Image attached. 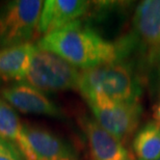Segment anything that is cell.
Segmentation results:
<instances>
[{"label": "cell", "instance_id": "cell-11", "mask_svg": "<svg viewBox=\"0 0 160 160\" xmlns=\"http://www.w3.org/2000/svg\"><path fill=\"white\" fill-rule=\"evenodd\" d=\"M37 45L26 43L0 48V79L4 81L25 80Z\"/></svg>", "mask_w": 160, "mask_h": 160}, {"label": "cell", "instance_id": "cell-13", "mask_svg": "<svg viewBox=\"0 0 160 160\" xmlns=\"http://www.w3.org/2000/svg\"><path fill=\"white\" fill-rule=\"evenodd\" d=\"M134 154L139 160H157L160 158V125L149 122L134 135L132 142Z\"/></svg>", "mask_w": 160, "mask_h": 160}, {"label": "cell", "instance_id": "cell-6", "mask_svg": "<svg viewBox=\"0 0 160 160\" xmlns=\"http://www.w3.org/2000/svg\"><path fill=\"white\" fill-rule=\"evenodd\" d=\"M78 122L88 139L92 160H134L123 143L107 132L96 119L83 116Z\"/></svg>", "mask_w": 160, "mask_h": 160}, {"label": "cell", "instance_id": "cell-1", "mask_svg": "<svg viewBox=\"0 0 160 160\" xmlns=\"http://www.w3.org/2000/svg\"><path fill=\"white\" fill-rule=\"evenodd\" d=\"M129 39L119 43L105 40L80 21L42 37L38 47L62 57L79 70H88L124 58L132 49Z\"/></svg>", "mask_w": 160, "mask_h": 160}, {"label": "cell", "instance_id": "cell-3", "mask_svg": "<svg viewBox=\"0 0 160 160\" xmlns=\"http://www.w3.org/2000/svg\"><path fill=\"white\" fill-rule=\"evenodd\" d=\"M80 74L81 70L37 45L25 81L43 92L78 91Z\"/></svg>", "mask_w": 160, "mask_h": 160}, {"label": "cell", "instance_id": "cell-16", "mask_svg": "<svg viewBox=\"0 0 160 160\" xmlns=\"http://www.w3.org/2000/svg\"><path fill=\"white\" fill-rule=\"evenodd\" d=\"M157 160H160V158H159V159H157Z\"/></svg>", "mask_w": 160, "mask_h": 160}, {"label": "cell", "instance_id": "cell-2", "mask_svg": "<svg viewBox=\"0 0 160 160\" xmlns=\"http://www.w3.org/2000/svg\"><path fill=\"white\" fill-rule=\"evenodd\" d=\"M78 92L88 104L137 102L142 88L129 63L109 62L81 70Z\"/></svg>", "mask_w": 160, "mask_h": 160}, {"label": "cell", "instance_id": "cell-7", "mask_svg": "<svg viewBox=\"0 0 160 160\" xmlns=\"http://www.w3.org/2000/svg\"><path fill=\"white\" fill-rule=\"evenodd\" d=\"M1 97L14 108L23 113L43 114L60 118L62 110L43 92L27 83H19L1 91Z\"/></svg>", "mask_w": 160, "mask_h": 160}, {"label": "cell", "instance_id": "cell-10", "mask_svg": "<svg viewBox=\"0 0 160 160\" xmlns=\"http://www.w3.org/2000/svg\"><path fill=\"white\" fill-rule=\"evenodd\" d=\"M133 29L143 46L152 51L160 49V0H146L137 5Z\"/></svg>", "mask_w": 160, "mask_h": 160}, {"label": "cell", "instance_id": "cell-5", "mask_svg": "<svg viewBox=\"0 0 160 160\" xmlns=\"http://www.w3.org/2000/svg\"><path fill=\"white\" fill-rule=\"evenodd\" d=\"M96 121L123 143L128 142L138 127L142 107L138 101L127 103L88 104Z\"/></svg>", "mask_w": 160, "mask_h": 160}, {"label": "cell", "instance_id": "cell-15", "mask_svg": "<svg viewBox=\"0 0 160 160\" xmlns=\"http://www.w3.org/2000/svg\"><path fill=\"white\" fill-rule=\"evenodd\" d=\"M153 117L157 124L160 125V101L154 106V112H153Z\"/></svg>", "mask_w": 160, "mask_h": 160}, {"label": "cell", "instance_id": "cell-4", "mask_svg": "<svg viewBox=\"0 0 160 160\" xmlns=\"http://www.w3.org/2000/svg\"><path fill=\"white\" fill-rule=\"evenodd\" d=\"M44 6L41 0H15L0 8V48L33 43Z\"/></svg>", "mask_w": 160, "mask_h": 160}, {"label": "cell", "instance_id": "cell-9", "mask_svg": "<svg viewBox=\"0 0 160 160\" xmlns=\"http://www.w3.org/2000/svg\"><path fill=\"white\" fill-rule=\"evenodd\" d=\"M92 2L84 0H47L39 23V34L42 37L56 31L79 19L89 11Z\"/></svg>", "mask_w": 160, "mask_h": 160}, {"label": "cell", "instance_id": "cell-14", "mask_svg": "<svg viewBox=\"0 0 160 160\" xmlns=\"http://www.w3.org/2000/svg\"><path fill=\"white\" fill-rule=\"evenodd\" d=\"M0 160H25L22 154L11 143L0 137Z\"/></svg>", "mask_w": 160, "mask_h": 160}, {"label": "cell", "instance_id": "cell-12", "mask_svg": "<svg viewBox=\"0 0 160 160\" xmlns=\"http://www.w3.org/2000/svg\"><path fill=\"white\" fill-rule=\"evenodd\" d=\"M0 137L14 146L25 160H34L29 142L16 110L0 96Z\"/></svg>", "mask_w": 160, "mask_h": 160}, {"label": "cell", "instance_id": "cell-8", "mask_svg": "<svg viewBox=\"0 0 160 160\" xmlns=\"http://www.w3.org/2000/svg\"><path fill=\"white\" fill-rule=\"evenodd\" d=\"M24 128L34 160H78L74 147L50 130L29 124Z\"/></svg>", "mask_w": 160, "mask_h": 160}]
</instances>
